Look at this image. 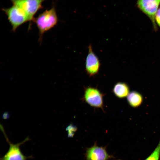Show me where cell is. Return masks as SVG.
<instances>
[{"label":"cell","mask_w":160,"mask_h":160,"mask_svg":"<svg viewBox=\"0 0 160 160\" xmlns=\"http://www.w3.org/2000/svg\"><path fill=\"white\" fill-rule=\"evenodd\" d=\"M33 20L39 30L40 40L43 34L57 23L58 18L55 7H53L50 9L46 10Z\"/></svg>","instance_id":"6da1fadb"},{"label":"cell","mask_w":160,"mask_h":160,"mask_svg":"<svg viewBox=\"0 0 160 160\" xmlns=\"http://www.w3.org/2000/svg\"><path fill=\"white\" fill-rule=\"evenodd\" d=\"M2 10L7 15L12 26V30L14 31L22 25L31 21L26 13L15 5L13 4L9 8H2Z\"/></svg>","instance_id":"7a4b0ae2"},{"label":"cell","mask_w":160,"mask_h":160,"mask_svg":"<svg viewBox=\"0 0 160 160\" xmlns=\"http://www.w3.org/2000/svg\"><path fill=\"white\" fill-rule=\"evenodd\" d=\"M136 4L140 10L150 19L154 30L157 31L158 28L155 17L160 4V0H137Z\"/></svg>","instance_id":"3957f363"},{"label":"cell","mask_w":160,"mask_h":160,"mask_svg":"<svg viewBox=\"0 0 160 160\" xmlns=\"http://www.w3.org/2000/svg\"><path fill=\"white\" fill-rule=\"evenodd\" d=\"M1 128L7 141L9 145V148L7 153L0 158V160H26L28 158H32L31 156L27 157L24 156L21 152L20 148L21 145L29 140L28 137H27L20 143L16 144H13L9 140L3 127H1Z\"/></svg>","instance_id":"277c9868"},{"label":"cell","mask_w":160,"mask_h":160,"mask_svg":"<svg viewBox=\"0 0 160 160\" xmlns=\"http://www.w3.org/2000/svg\"><path fill=\"white\" fill-rule=\"evenodd\" d=\"M13 4L24 10L28 16L30 21L34 19V16L40 9L45 0H10Z\"/></svg>","instance_id":"5b68a950"},{"label":"cell","mask_w":160,"mask_h":160,"mask_svg":"<svg viewBox=\"0 0 160 160\" xmlns=\"http://www.w3.org/2000/svg\"><path fill=\"white\" fill-rule=\"evenodd\" d=\"M103 96L97 88L88 87L84 89L83 99L90 106L103 109Z\"/></svg>","instance_id":"8992f818"},{"label":"cell","mask_w":160,"mask_h":160,"mask_svg":"<svg viewBox=\"0 0 160 160\" xmlns=\"http://www.w3.org/2000/svg\"><path fill=\"white\" fill-rule=\"evenodd\" d=\"M88 48V53L85 62V70L87 74L92 76L97 73L100 64L98 57L93 52L91 44L89 45Z\"/></svg>","instance_id":"52a82bcc"},{"label":"cell","mask_w":160,"mask_h":160,"mask_svg":"<svg viewBox=\"0 0 160 160\" xmlns=\"http://www.w3.org/2000/svg\"><path fill=\"white\" fill-rule=\"evenodd\" d=\"M85 156L86 160H107L111 158L105 148L99 146L96 143L87 149Z\"/></svg>","instance_id":"ba28073f"},{"label":"cell","mask_w":160,"mask_h":160,"mask_svg":"<svg viewBox=\"0 0 160 160\" xmlns=\"http://www.w3.org/2000/svg\"><path fill=\"white\" fill-rule=\"evenodd\" d=\"M113 91L116 96L120 98L125 97L129 93L128 85L126 83L121 82H118L114 85Z\"/></svg>","instance_id":"9c48e42d"},{"label":"cell","mask_w":160,"mask_h":160,"mask_svg":"<svg viewBox=\"0 0 160 160\" xmlns=\"http://www.w3.org/2000/svg\"><path fill=\"white\" fill-rule=\"evenodd\" d=\"M127 99L130 105L134 107L139 106L143 101L141 95L136 91H132L129 93L127 96Z\"/></svg>","instance_id":"30bf717a"},{"label":"cell","mask_w":160,"mask_h":160,"mask_svg":"<svg viewBox=\"0 0 160 160\" xmlns=\"http://www.w3.org/2000/svg\"><path fill=\"white\" fill-rule=\"evenodd\" d=\"M160 154V140L152 153L145 160H159Z\"/></svg>","instance_id":"8fae6325"},{"label":"cell","mask_w":160,"mask_h":160,"mask_svg":"<svg viewBox=\"0 0 160 160\" xmlns=\"http://www.w3.org/2000/svg\"><path fill=\"white\" fill-rule=\"evenodd\" d=\"M66 130L68 132V136L72 137L77 130V128L73 125L70 124L66 128Z\"/></svg>","instance_id":"7c38bea8"},{"label":"cell","mask_w":160,"mask_h":160,"mask_svg":"<svg viewBox=\"0 0 160 160\" xmlns=\"http://www.w3.org/2000/svg\"><path fill=\"white\" fill-rule=\"evenodd\" d=\"M155 20L156 25L160 28V7L159 8L156 12Z\"/></svg>","instance_id":"4fadbf2b"},{"label":"cell","mask_w":160,"mask_h":160,"mask_svg":"<svg viewBox=\"0 0 160 160\" xmlns=\"http://www.w3.org/2000/svg\"><path fill=\"white\" fill-rule=\"evenodd\" d=\"M9 114L8 112H5L3 115L2 117L4 119H7L9 118Z\"/></svg>","instance_id":"5bb4252c"}]
</instances>
